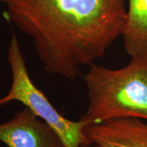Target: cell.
<instances>
[{"label":"cell","instance_id":"8992f818","mask_svg":"<svg viewBox=\"0 0 147 147\" xmlns=\"http://www.w3.org/2000/svg\"><path fill=\"white\" fill-rule=\"evenodd\" d=\"M122 32L125 51L131 57H147V0H127Z\"/></svg>","mask_w":147,"mask_h":147},{"label":"cell","instance_id":"6da1fadb","mask_svg":"<svg viewBox=\"0 0 147 147\" xmlns=\"http://www.w3.org/2000/svg\"><path fill=\"white\" fill-rule=\"evenodd\" d=\"M127 0H0L8 20L31 38L44 68L70 80L122 34Z\"/></svg>","mask_w":147,"mask_h":147},{"label":"cell","instance_id":"7a4b0ae2","mask_svg":"<svg viewBox=\"0 0 147 147\" xmlns=\"http://www.w3.org/2000/svg\"><path fill=\"white\" fill-rule=\"evenodd\" d=\"M84 78L89 104L82 120L90 123L123 117L147 121V57H131L117 69L93 63Z\"/></svg>","mask_w":147,"mask_h":147},{"label":"cell","instance_id":"5b68a950","mask_svg":"<svg viewBox=\"0 0 147 147\" xmlns=\"http://www.w3.org/2000/svg\"><path fill=\"white\" fill-rule=\"evenodd\" d=\"M84 134L96 147H147V121L132 117L90 123Z\"/></svg>","mask_w":147,"mask_h":147},{"label":"cell","instance_id":"277c9868","mask_svg":"<svg viewBox=\"0 0 147 147\" xmlns=\"http://www.w3.org/2000/svg\"><path fill=\"white\" fill-rule=\"evenodd\" d=\"M0 141L8 147H63L54 130L25 106L0 124Z\"/></svg>","mask_w":147,"mask_h":147},{"label":"cell","instance_id":"52a82bcc","mask_svg":"<svg viewBox=\"0 0 147 147\" xmlns=\"http://www.w3.org/2000/svg\"><path fill=\"white\" fill-rule=\"evenodd\" d=\"M82 147H96V146H95L94 145L92 146V144H90V145H85V146H83Z\"/></svg>","mask_w":147,"mask_h":147},{"label":"cell","instance_id":"3957f363","mask_svg":"<svg viewBox=\"0 0 147 147\" xmlns=\"http://www.w3.org/2000/svg\"><path fill=\"white\" fill-rule=\"evenodd\" d=\"M8 61L12 71V85L7 95L0 98V108L12 102L21 103L54 130L63 147L91 144L84 134V129L90 123L81 119L76 121L66 119L49 102L43 91L35 85L14 34L9 44Z\"/></svg>","mask_w":147,"mask_h":147}]
</instances>
